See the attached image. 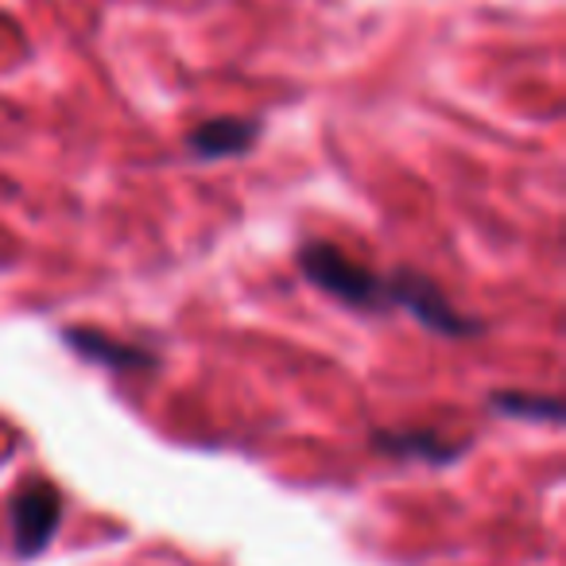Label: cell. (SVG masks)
I'll return each instance as SVG.
<instances>
[{"label":"cell","instance_id":"277c9868","mask_svg":"<svg viewBox=\"0 0 566 566\" xmlns=\"http://www.w3.org/2000/svg\"><path fill=\"white\" fill-rule=\"evenodd\" d=\"M66 349L82 354L86 361H102L105 369H117V373H136V369H156V354L140 346H125V342L109 338V334H97L86 331V326H66L63 331Z\"/></svg>","mask_w":566,"mask_h":566},{"label":"cell","instance_id":"8992f818","mask_svg":"<svg viewBox=\"0 0 566 566\" xmlns=\"http://www.w3.org/2000/svg\"><path fill=\"white\" fill-rule=\"evenodd\" d=\"M493 408L504 411V416H516V419H563V403L555 396H527V392H496L493 396Z\"/></svg>","mask_w":566,"mask_h":566},{"label":"cell","instance_id":"5b68a950","mask_svg":"<svg viewBox=\"0 0 566 566\" xmlns=\"http://www.w3.org/2000/svg\"><path fill=\"white\" fill-rule=\"evenodd\" d=\"M260 140V120H233V117H218L198 125L187 136L190 156L198 159H226V156H241L252 144Z\"/></svg>","mask_w":566,"mask_h":566},{"label":"cell","instance_id":"3957f363","mask_svg":"<svg viewBox=\"0 0 566 566\" xmlns=\"http://www.w3.org/2000/svg\"><path fill=\"white\" fill-rule=\"evenodd\" d=\"M63 524V496L48 481H35L12 501V539L20 555H35L51 543Z\"/></svg>","mask_w":566,"mask_h":566},{"label":"cell","instance_id":"6da1fadb","mask_svg":"<svg viewBox=\"0 0 566 566\" xmlns=\"http://www.w3.org/2000/svg\"><path fill=\"white\" fill-rule=\"evenodd\" d=\"M300 268L315 287H323L326 295L349 303L357 311H380V303H388V283L380 275H373L365 264H357L349 252L334 249L326 241H307L300 249Z\"/></svg>","mask_w":566,"mask_h":566},{"label":"cell","instance_id":"7a4b0ae2","mask_svg":"<svg viewBox=\"0 0 566 566\" xmlns=\"http://www.w3.org/2000/svg\"><path fill=\"white\" fill-rule=\"evenodd\" d=\"M388 303H392V307L411 311L427 331H439V334H447V338H470V334L481 331V323L458 315L454 303L442 295V287H434L423 272H408V268H400V272L388 280Z\"/></svg>","mask_w":566,"mask_h":566}]
</instances>
